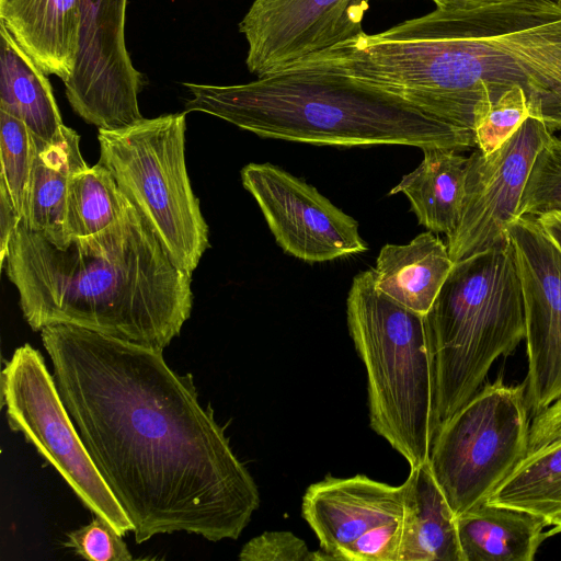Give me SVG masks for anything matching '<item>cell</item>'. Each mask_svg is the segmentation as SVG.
<instances>
[{"instance_id":"cell-34","label":"cell","mask_w":561,"mask_h":561,"mask_svg":"<svg viewBox=\"0 0 561 561\" xmlns=\"http://www.w3.org/2000/svg\"><path fill=\"white\" fill-rule=\"evenodd\" d=\"M436 8L458 9V8H477L488 4L501 3L513 0H432Z\"/></svg>"},{"instance_id":"cell-7","label":"cell","mask_w":561,"mask_h":561,"mask_svg":"<svg viewBox=\"0 0 561 561\" xmlns=\"http://www.w3.org/2000/svg\"><path fill=\"white\" fill-rule=\"evenodd\" d=\"M185 115L164 114L117 130L99 129V162L172 261L193 274L209 247V230L186 170Z\"/></svg>"},{"instance_id":"cell-36","label":"cell","mask_w":561,"mask_h":561,"mask_svg":"<svg viewBox=\"0 0 561 561\" xmlns=\"http://www.w3.org/2000/svg\"><path fill=\"white\" fill-rule=\"evenodd\" d=\"M559 138L561 139V135L559 136Z\"/></svg>"},{"instance_id":"cell-29","label":"cell","mask_w":561,"mask_h":561,"mask_svg":"<svg viewBox=\"0 0 561 561\" xmlns=\"http://www.w3.org/2000/svg\"><path fill=\"white\" fill-rule=\"evenodd\" d=\"M241 561H327L324 551H311L305 540L287 530L264 531L240 550Z\"/></svg>"},{"instance_id":"cell-27","label":"cell","mask_w":561,"mask_h":561,"mask_svg":"<svg viewBox=\"0 0 561 561\" xmlns=\"http://www.w3.org/2000/svg\"><path fill=\"white\" fill-rule=\"evenodd\" d=\"M530 116L527 96L522 88L514 87L491 104L479 121L476 144L484 154L502 147Z\"/></svg>"},{"instance_id":"cell-3","label":"cell","mask_w":561,"mask_h":561,"mask_svg":"<svg viewBox=\"0 0 561 561\" xmlns=\"http://www.w3.org/2000/svg\"><path fill=\"white\" fill-rule=\"evenodd\" d=\"M2 268L33 331L70 324L164 350L193 307L192 274L128 199L108 228L64 245L20 221Z\"/></svg>"},{"instance_id":"cell-20","label":"cell","mask_w":561,"mask_h":561,"mask_svg":"<svg viewBox=\"0 0 561 561\" xmlns=\"http://www.w3.org/2000/svg\"><path fill=\"white\" fill-rule=\"evenodd\" d=\"M404 484L398 561H462L456 515L428 461L411 468Z\"/></svg>"},{"instance_id":"cell-4","label":"cell","mask_w":561,"mask_h":561,"mask_svg":"<svg viewBox=\"0 0 561 561\" xmlns=\"http://www.w3.org/2000/svg\"><path fill=\"white\" fill-rule=\"evenodd\" d=\"M184 87L192 96L186 113L203 112L264 138L339 147H477L472 130L327 68L295 66L243 84Z\"/></svg>"},{"instance_id":"cell-24","label":"cell","mask_w":561,"mask_h":561,"mask_svg":"<svg viewBox=\"0 0 561 561\" xmlns=\"http://www.w3.org/2000/svg\"><path fill=\"white\" fill-rule=\"evenodd\" d=\"M127 198L113 174L102 163L76 172L70 180L65 214V236L85 238L113 225L123 214Z\"/></svg>"},{"instance_id":"cell-25","label":"cell","mask_w":561,"mask_h":561,"mask_svg":"<svg viewBox=\"0 0 561 561\" xmlns=\"http://www.w3.org/2000/svg\"><path fill=\"white\" fill-rule=\"evenodd\" d=\"M33 157V139L26 125L0 111V185L22 219Z\"/></svg>"},{"instance_id":"cell-5","label":"cell","mask_w":561,"mask_h":561,"mask_svg":"<svg viewBox=\"0 0 561 561\" xmlns=\"http://www.w3.org/2000/svg\"><path fill=\"white\" fill-rule=\"evenodd\" d=\"M437 430L525 340V309L511 242L454 263L424 316Z\"/></svg>"},{"instance_id":"cell-13","label":"cell","mask_w":561,"mask_h":561,"mask_svg":"<svg viewBox=\"0 0 561 561\" xmlns=\"http://www.w3.org/2000/svg\"><path fill=\"white\" fill-rule=\"evenodd\" d=\"M241 181L286 253L318 263L367 251L357 221L304 180L272 163L252 162L241 170Z\"/></svg>"},{"instance_id":"cell-8","label":"cell","mask_w":561,"mask_h":561,"mask_svg":"<svg viewBox=\"0 0 561 561\" xmlns=\"http://www.w3.org/2000/svg\"><path fill=\"white\" fill-rule=\"evenodd\" d=\"M525 390L499 376L437 430L428 465L456 516L484 502L526 456Z\"/></svg>"},{"instance_id":"cell-15","label":"cell","mask_w":561,"mask_h":561,"mask_svg":"<svg viewBox=\"0 0 561 561\" xmlns=\"http://www.w3.org/2000/svg\"><path fill=\"white\" fill-rule=\"evenodd\" d=\"M405 484L390 485L365 474H328L310 484L301 514L331 560L368 530L402 518Z\"/></svg>"},{"instance_id":"cell-33","label":"cell","mask_w":561,"mask_h":561,"mask_svg":"<svg viewBox=\"0 0 561 561\" xmlns=\"http://www.w3.org/2000/svg\"><path fill=\"white\" fill-rule=\"evenodd\" d=\"M536 218L548 237L561 251V209L541 214Z\"/></svg>"},{"instance_id":"cell-17","label":"cell","mask_w":561,"mask_h":561,"mask_svg":"<svg viewBox=\"0 0 561 561\" xmlns=\"http://www.w3.org/2000/svg\"><path fill=\"white\" fill-rule=\"evenodd\" d=\"M32 135V134H31ZM31 173L21 221L44 234L56 245L67 243L65 214L71 176L88 167L81 150L80 136L70 127L54 141L34 135Z\"/></svg>"},{"instance_id":"cell-22","label":"cell","mask_w":561,"mask_h":561,"mask_svg":"<svg viewBox=\"0 0 561 561\" xmlns=\"http://www.w3.org/2000/svg\"><path fill=\"white\" fill-rule=\"evenodd\" d=\"M0 111L21 119L32 135L47 142L59 138L66 128L47 73L1 23Z\"/></svg>"},{"instance_id":"cell-18","label":"cell","mask_w":561,"mask_h":561,"mask_svg":"<svg viewBox=\"0 0 561 561\" xmlns=\"http://www.w3.org/2000/svg\"><path fill=\"white\" fill-rule=\"evenodd\" d=\"M453 266L447 244L434 232H423L408 244L381 248L373 268L375 286L394 301L425 316Z\"/></svg>"},{"instance_id":"cell-6","label":"cell","mask_w":561,"mask_h":561,"mask_svg":"<svg viewBox=\"0 0 561 561\" xmlns=\"http://www.w3.org/2000/svg\"><path fill=\"white\" fill-rule=\"evenodd\" d=\"M346 320L367 374L371 430L410 468L428 461L437 425L424 316L380 293L371 268L353 278Z\"/></svg>"},{"instance_id":"cell-10","label":"cell","mask_w":561,"mask_h":561,"mask_svg":"<svg viewBox=\"0 0 561 561\" xmlns=\"http://www.w3.org/2000/svg\"><path fill=\"white\" fill-rule=\"evenodd\" d=\"M552 136L542 121L528 116L497 150L474 148L467 157L460 218L446 243L454 263L510 241L534 162Z\"/></svg>"},{"instance_id":"cell-32","label":"cell","mask_w":561,"mask_h":561,"mask_svg":"<svg viewBox=\"0 0 561 561\" xmlns=\"http://www.w3.org/2000/svg\"><path fill=\"white\" fill-rule=\"evenodd\" d=\"M21 221L7 191L0 185V265L3 266L10 239Z\"/></svg>"},{"instance_id":"cell-16","label":"cell","mask_w":561,"mask_h":561,"mask_svg":"<svg viewBox=\"0 0 561 561\" xmlns=\"http://www.w3.org/2000/svg\"><path fill=\"white\" fill-rule=\"evenodd\" d=\"M0 23L47 75L72 76L80 34V0H0Z\"/></svg>"},{"instance_id":"cell-9","label":"cell","mask_w":561,"mask_h":561,"mask_svg":"<svg viewBox=\"0 0 561 561\" xmlns=\"http://www.w3.org/2000/svg\"><path fill=\"white\" fill-rule=\"evenodd\" d=\"M1 403L10 428L36 448L85 507L122 536L134 530L90 457L43 355L28 343L15 348L4 362Z\"/></svg>"},{"instance_id":"cell-28","label":"cell","mask_w":561,"mask_h":561,"mask_svg":"<svg viewBox=\"0 0 561 561\" xmlns=\"http://www.w3.org/2000/svg\"><path fill=\"white\" fill-rule=\"evenodd\" d=\"M65 547L75 554L92 561H130L123 536L103 517H95L87 525L67 535Z\"/></svg>"},{"instance_id":"cell-23","label":"cell","mask_w":561,"mask_h":561,"mask_svg":"<svg viewBox=\"0 0 561 561\" xmlns=\"http://www.w3.org/2000/svg\"><path fill=\"white\" fill-rule=\"evenodd\" d=\"M485 502L541 516L552 526L561 516V442L526 455Z\"/></svg>"},{"instance_id":"cell-19","label":"cell","mask_w":561,"mask_h":561,"mask_svg":"<svg viewBox=\"0 0 561 561\" xmlns=\"http://www.w3.org/2000/svg\"><path fill=\"white\" fill-rule=\"evenodd\" d=\"M462 561H533L553 536L538 515L485 501L456 516Z\"/></svg>"},{"instance_id":"cell-2","label":"cell","mask_w":561,"mask_h":561,"mask_svg":"<svg viewBox=\"0 0 561 561\" xmlns=\"http://www.w3.org/2000/svg\"><path fill=\"white\" fill-rule=\"evenodd\" d=\"M321 66L392 92L472 130L514 87L530 116L561 130V0L444 9L348 39Z\"/></svg>"},{"instance_id":"cell-30","label":"cell","mask_w":561,"mask_h":561,"mask_svg":"<svg viewBox=\"0 0 561 561\" xmlns=\"http://www.w3.org/2000/svg\"><path fill=\"white\" fill-rule=\"evenodd\" d=\"M402 518L379 525L336 554L345 561H398Z\"/></svg>"},{"instance_id":"cell-12","label":"cell","mask_w":561,"mask_h":561,"mask_svg":"<svg viewBox=\"0 0 561 561\" xmlns=\"http://www.w3.org/2000/svg\"><path fill=\"white\" fill-rule=\"evenodd\" d=\"M507 232L524 298L533 419L561 397V251L534 216H519Z\"/></svg>"},{"instance_id":"cell-14","label":"cell","mask_w":561,"mask_h":561,"mask_svg":"<svg viewBox=\"0 0 561 561\" xmlns=\"http://www.w3.org/2000/svg\"><path fill=\"white\" fill-rule=\"evenodd\" d=\"M369 0H254L239 23L248 70L266 76L289 69L363 34Z\"/></svg>"},{"instance_id":"cell-31","label":"cell","mask_w":561,"mask_h":561,"mask_svg":"<svg viewBox=\"0 0 561 561\" xmlns=\"http://www.w3.org/2000/svg\"><path fill=\"white\" fill-rule=\"evenodd\" d=\"M561 442V397L530 422L527 454Z\"/></svg>"},{"instance_id":"cell-1","label":"cell","mask_w":561,"mask_h":561,"mask_svg":"<svg viewBox=\"0 0 561 561\" xmlns=\"http://www.w3.org/2000/svg\"><path fill=\"white\" fill-rule=\"evenodd\" d=\"M41 337L61 400L135 541L176 531L238 539L260 492L192 376L173 370L163 348L84 328L47 325Z\"/></svg>"},{"instance_id":"cell-35","label":"cell","mask_w":561,"mask_h":561,"mask_svg":"<svg viewBox=\"0 0 561 561\" xmlns=\"http://www.w3.org/2000/svg\"><path fill=\"white\" fill-rule=\"evenodd\" d=\"M551 531L552 535L561 533V516L553 520Z\"/></svg>"},{"instance_id":"cell-26","label":"cell","mask_w":561,"mask_h":561,"mask_svg":"<svg viewBox=\"0 0 561 561\" xmlns=\"http://www.w3.org/2000/svg\"><path fill=\"white\" fill-rule=\"evenodd\" d=\"M561 209V139L552 136L539 151L527 181L518 216L538 217Z\"/></svg>"},{"instance_id":"cell-21","label":"cell","mask_w":561,"mask_h":561,"mask_svg":"<svg viewBox=\"0 0 561 561\" xmlns=\"http://www.w3.org/2000/svg\"><path fill=\"white\" fill-rule=\"evenodd\" d=\"M422 151L419 167L404 175L389 194L403 193L419 224L447 237L460 218L467 157L443 147H426Z\"/></svg>"},{"instance_id":"cell-11","label":"cell","mask_w":561,"mask_h":561,"mask_svg":"<svg viewBox=\"0 0 561 561\" xmlns=\"http://www.w3.org/2000/svg\"><path fill=\"white\" fill-rule=\"evenodd\" d=\"M127 0H80L76 68L65 82L72 110L99 129L117 130L140 119L142 76L126 48Z\"/></svg>"}]
</instances>
